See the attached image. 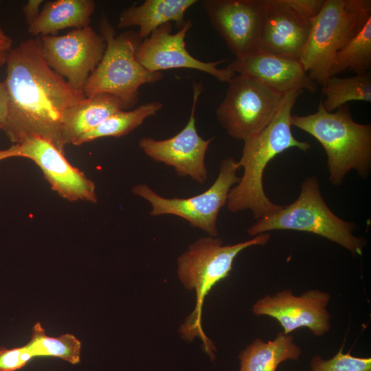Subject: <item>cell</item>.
Returning a JSON list of instances; mask_svg holds the SVG:
<instances>
[{
	"label": "cell",
	"mask_w": 371,
	"mask_h": 371,
	"mask_svg": "<svg viewBox=\"0 0 371 371\" xmlns=\"http://www.w3.org/2000/svg\"><path fill=\"white\" fill-rule=\"evenodd\" d=\"M3 82L8 114L3 131L19 144L39 137L65 153L60 126L65 111L86 98L54 71L43 58L41 38H30L12 48Z\"/></svg>",
	"instance_id": "1"
},
{
	"label": "cell",
	"mask_w": 371,
	"mask_h": 371,
	"mask_svg": "<svg viewBox=\"0 0 371 371\" xmlns=\"http://www.w3.org/2000/svg\"><path fill=\"white\" fill-rule=\"evenodd\" d=\"M302 92L296 89L284 93L268 124L258 134L243 141L242 155L238 161L243 174L229 193L226 205L230 212L248 210L258 220L282 207L265 194L263 175L268 164L287 149L295 148L305 153L311 149L308 142L297 139L291 131L292 110Z\"/></svg>",
	"instance_id": "2"
},
{
	"label": "cell",
	"mask_w": 371,
	"mask_h": 371,
	"mask_svg": "<svg viewBox=\"0 0 371 371\" xmlns=\"http://www.w3.org/2000/svg\"><path fill=\"white\" fill-rule=\"evenodd\" d=\"M291 126L306 132L322 145L327 156L328 181L333 186H341L351 170L364 179L369 176L371 125L354 121L348 104L328 112L320 100L315 113L292 115Z\"/></svg>",
	"instance_id": "3"
},
{
	"label": "cell",
	"mask_w": 371,
	"mask_h": 371,
	"mask_svg": "<svg viewBox=\"0 0 371 371\" xmlns=\"http://www.w3.org/2000/svg\"><path fill=\"white\" fill-rule=\"evenodd\" d=\"M270 238V234L267 232L244 242L223 245L219 238L202 237L178 258L179 278L186 289L195 291L196 297L195 308L180 326L179 332L186 341H192L196 337L202 339L204 350L212 361L216 348L201 326L205 297L217 283L229 276L234 259L243 250L251 246L265 245Z\"/></svg>",
	"instance_id": "4"
},
{
	"label": "cell",
	"mask_w": 371,
	"mask_h": 371,
	"mask_svg": "<svg viewBox=\"0 0 371 371\" xmlns=\"http://www.w3.org/2000/svg\"><path fill=\"white\" fill-rule=\"evenodd\" d=\"M355 227V223L343 220L329 208L322 197L319 179L313 175L303 181L295 201L256 220L247 233L254 237L273 230L308 232L325 238L357 256L363 254L366 240L354 234Z\"/></svg>",
	"instance_id": "5"
},
{
	"label": "cell",
	"mask_w": 371,
	"mask_h": 371,
	"mask_svg": "<svg viewBox=\"0 0 371 371\" xmlns=\"http://www.w3.org/2000/svg\"><path fill=\"white\" fill-rule=\"evenodd\" d=\"M100 31L106 49L82 92L86 98L109 93L122 100L124 109L133 107L138 100L139 88L161 80L162 73L149 71L136 60L135 52L142 42L137 33L126 32L116 36L105 16L100 19Z\"/></svg>",
	"instance_id": "6"
},
{
	"label": "cell",
	"mask_w": 371,
	"mask_h": 371,
	"mask_svg": "<svg viewBox=\"0 0 371 371\" xmlns=\"http://www.w3.org/2000/svg\"><path fill=\"white\" fill-rule=\"evenodd\" d=\"M371 16L370 0H325L311 20L300 61L309 78L324 86L335 54L361 30Z\"/></svg>",
	"instance_id": "7"
},
{
	"label": "cell",
	"mask_w": 371,
	"mask_h": 371,
	"mask_svg": "<svg viewBox=\"0 0 371 371\" xmlns=\"http://www.w3.org/2000/svg\"><path fill=\"white\" fill-rule=\"evenodd\" d=\"M239 168L234 157L223 159L212 186L203 193L188 198H166L146 184L135 186L132 192L150 204V216H177L187 221L191 226L204 231L209 236L216 237L218 234L216 227L218 214L227 204L231 189L240 181L237 175Z\"/></svg>",
	"instance_id": "8"
},
{
	"label": "cell",
	"mask_w": 371,
	"mask_h": 371,
	"mask_svg": "<svg viewBox=\"0 0 371 371\" xmlns=\"http://www.w3.org/2000/svg\"><path fill=\"white\" fill-rule=\"evenodd\" d=\"M228 83L216 118L228 135L245 141L268 124L284 93L246 75L236 74Z\"/></svg>",
	"instance_id": "9"
},
{
	"label": "cell",
	"mask_w": 371,
	"mask_h": 371,
	"mask_svg": "<svg viewBox=\"0 0 371 371\" xmlns=\"http://www.w3.org/2000/svg\"><path fill=\"white\" fill-rule=\"evenodd\" d=\"M47 64L75 89L82 91L106 49L103 37L89 25L66 34L40 37Z\"/></svg>",
	"instance_id": "10"
},
{
	"label": "cell",
	"mask_w": 371,
	"mask_h": 371,
	"mask_svg": "<svg viewBox=\"0 0 371 371\" xmlns=\"http://www.w3.org/2000/svg\"><path fill=\"white\" fill-rule=\"evenodd\" d=\"M193 99L189 120L184 128L174 136L162 140L149 137L139 141V146L146 156L174 168L177 175L189 177L198 183L207 178L205 154L214 137L204 139L197 133L195 111L202 92L201 82H193Z\"/></svg>",
	"instance_id": "11"
},
{
	"label": "cell",
	"mask_w": 371,
	"mask_h": 371,
	"mask_svg": "<svg viewBox=\"0 0 371 371\" xmlns=\"http://www.w3.org/2000/svg\"><path fill=\"white\" fill-rule=\"evenodd\" d=\"M172 25V23H168L160 26L137 46L135 58L144 68L151 72L178 68L196 69L223 82H229L236 75L227 67H218V65L227 61L225 58L204 62L190 54L186 49L185 38L193 25L191 20L186 21L175 34L171 33Z\"/></svg>",
	"instance_id": "12"
},
{
	"label": "cell",
	"mask_w": 371,
	"mask_h": 371,
	"mask_svg": "<svg viewBox=\"0 0 371 371\" xmlns=\"http://www.w3.org/2000/svg\"><path fill=\"white\" fill-rule=\"evenodd\" d=\"M201 4L236 58L259 50L264 0H203Z\"/></svg>",
	"instance_id": "13"
},
{
	"label": "cell",
	"mask_w": 371,
	"mask_h": 371,
	"mask_svg": "<svg viewBox=\"0 0 371 371\" xmlns=\"http://www.w3.org/2000/svg\"><path fill=\"white\" fill-rule=\"evenodd\" d=\"M330 299L328 292L318 289L308 290L297 296L286 289L258 300L252 306V312L276 319L284 334L306 327L319 337L331 328L330 315L326 309Z\"/></svg>",
	"instance_id": "14"
},
{
	"label": "cell",
	"mask_w": 371,
	"mask_h": 371,
	"mask_svg": "<svg viewBox=\"0 0 371 371\" xmlns=\"http://www.w3.org/2000/svg\"><path fill=\"white\" fill-rule=\"evenodd\" d=\"M19 157L34 161L41 169L52 189L70 201L96 203L94 183L74 167L52 143L39 137H28L19 144Z\"/></svg>",
	"instance_id": "15"
},
{
	"label": "cell",
	"mask_w": 371,
	"mask_h": 371,
	"mask_svg": "<svg viewBox=\"0 0 371 371\" xmlns=\"http://www.w3.org/2000/svg\"><path fill=\"white\" fill-rule=\"evenodd\" d=\"M311 27V20L289 6L284 0H264L259 50L300 60Z\"/></svg>",
	"instance_id": "16"
},
{
	"label": "cell",
	"mask_w": 371,
	"mask_h": 371,
	"mask_svg": "<svg viewBox=\"0 0 371 371\" xmlns=\"http://www.w3.org/2000/svg\"><path fill=\"white\" fill-rule=\"evenodd\" d=\"M227 67L235 74L254 78L282 93L296 89L311 93L317 90V84L309 78L298 60L284 58L258 51L236 58Z\"/></svg>",
	"instance_id": "17"
},
{
	"label": "cell",
	"mask_w": 371,
	"mask_h": 371,
	"mask_svg": "<svg viewBox=\"0 0 371 371\" xmlns=\"http://www.w3.org/2000/svg\"><path fill=\"white\" fill-rule=\"evenodd\" d=\"M196 0H146L140 5H133L120 12L118 27H139L141 39L148 38L160 26L175 23L180 29L186 23V11Z\"/></svg>",
	"instance_id": "18"
},
{
	"label": "cell",
	"mask_w": 371,
	"mask_h": 371,
	"mask_svg": "<svg viewBox=\"0 0 371 371\" xmlns=\"http://www.w3.org/2000/svg\"><path fill=\"white\" fill-rule=\"evenodd\" d=\"M122 100L109 93H99L86 98L68 109L60 126L62 142L75 144L83 135L101 124L111 115L124 110Z\"/></svg>",
	"instance_id": "19"
},
{
	"label": "cell",
	"mask_w": 371,
	"mask_h": 371,
	"mask_svg": "<svg viewBox=\"0 0 371 371\" xmlns=\"http://www.w3.org/2000/svg\"><path fill=\"white\" fill-rule=\"evenodd\" d=\"M95 8L93 0H56L45 3L28 32L36 37L56 35L64 29L89 26Z\"/></svg>",
	"instance_id": "20"
},
{
	"label": "cell",
	"mask_w": 371,
	"mask_h": 371,
	"mask_svg": "<svg viewBox=\"0 0 371 371\" xmlns=\"http://www.w3.org/2000/svg\"><path fill=\"white\" fill-rule=\"evenodd\" d=\"M301 354L293 337L280 331L273 340L264 341L258 338L249 344L238 356V371H276L281 363L298 360Z\"/></svg>",
	"instance_id": "21"
},
{
	"label": "cell",
	"mask_w": 371,
	"mask_h": 371,
	"mask_svg": "<svg viewBox=\"0 0 371 371\" xmlns=\"http://www.w3.org/2000/svg\"><path fill=\"white\" fill-rule=\"evenodd\" d=\"M162 107L161 102L153 101L131 111L121 110L81 136L74 145L80 146L100 137L126 135L139 126L148 117L155 115Z\"/></svg>",
	"instance_id": "22"
},
{
	"label": "cell",
	"mask_w": 371,
	"mask_h": 371,
	"mask_svg": "<svg viewBox=\"0 0 371 371\" xmlns=\"http://www.w3.org/2000/svg\"><path fill=\"white\" fill-rule=\"evenodd\" d=\"M324 109L333 112L351 101L371 102V75L368 72L349 78L330 76L322 86Z\"/></svg>",
	"instance_id": "23"
},
{
	"label": "cell",
	"mask_w": 371,
	"mask_h": 371,
	"mask_svg": "<svg viewBox=\"0 0 371 371\" xmlns=\"http://www.w3.org/2000/svg\"><path fill=\"white\" fill-rule=\"evenodd\" d=\"M371 68V16L361 30L335 54L330 68V76L350 71L364 74Z\"/></svg>",
	"instance_id": "24"
},
{
	"label": "cell",
	"mask_w": 371,
	"mask_h": 371,
	"mask_svg": "<svg viewBox=\"0 0 371 371\" xmlns=\"http://www.w3.org/2000/svg\"><path fill=\"white\" fill-rule=\"evenodd\" d=\"M25 346L33 358L54 357L72 364L80 361L81 342L78 339L68 333L58 337H49L39 322L34 325L30 340Z\"/></svg>",
	"instance_id": "25"
},
{
	"label": "cell",
	"mask_w": 371,
	"mask_h": 371,
	"mask_svg": "<svg viewBox=\"0 0 371 371\" xmlns=\"http://www.w3.org/2000/svg\"><path fill=\"white\" fill-rule=\"evenodd\" d=\"M311 371H371V358L359 357L343 352V346L331 359L324 360L320 356L313 357Z\"/></svg>",
	"instance_id": "26"
},
{
	"label": "cell",
	"mask_w": 371,
	"mask_h": 371,
	"mask_svg": "<svg viewBox=\"0 0 371 371\" xmlns=\"http://www.w3.org/2000/svg\"><path fill=\"white\" fill-rule=\"evenodd\" d=\"M33 358L25 345L7 348L0 347V371H16L24 367Z\"/></svg>",
	"instance_id": "27"
},
{
	"label": "cell",
	"mask_w": 371,
	"mask_h": 371,
	"mask_svg": "<svg viewBox=\"0 0 371 371\" xmlns=\"http://www.w3.org/2000/svg\"><path fill=\"white\" fill-rule=\"evenodd\" d=\"M284 2L304 17L312 20L320 12L325 0H284Z\"/></svg>",
	"instance_id": "28"
},
{
	"label": "cell",
	"mask_w": 371,
	"mask_h": 371,
	"mask_svg": "<svg viewBox=\"0 0 371 371\" xmlns=\"http://www.w3.org/2000/svg\"><path fill=\"white\" fill-rule=\"evenodd\" d=\"M44 2L43 0H29L23 6V12L25 21L30 25L38 16L40 8Z\"/></svg>",
	"instance_id": "29"
},
{
	"label": "cell",
	"mask_w": 371,
	"mask_h": 371,
	"mask_svg": "<svg viewBox=\"0 0 371 371\" xmlns=\"http://www.w3.org/2000/svg\"><path fill=\"white\" fill-rule=\"evenodd\" d=\"M12 48V39L4 33L0 27V67L6 63Z\"/></svg>",
	"instance_id": "30"
},
{
	"label": "cell",
	"mask_w": 371,
	"mask_h": 371,
	"mask_svg": "<svg viewBox=\"0 0 371 371\" xmlns=\"http://www.w3.org/2000/svg\"><path fill=\"white\" fill-rule=\"evenodd\" d=\"M8 114V98L3 82H0V130L3 131Z\"/></svg>",
	"instance_id": "31"
},
{
	"label": "cell",
	"mask_w": 371,
	"mask_h": 371,
	"mask_svg": "<svg viewBox=\"0 0 371 371\" xmlns=\"http://www.w3.org/2000/svg\"><path fill=\"white\" fill-rule=\"evenodd\" d=\"M16 157H19V148L17 144H14L9 148L0 150V161Z\"/></svg>",
	"instance_id": "32"
},
{
	"label": "cell",
	"mask_w": 371,
	"mask_h": 371,
	"mask_svg": "<svg viewBox=\"0 0 371 371\" xmlns=\"http://www.w3.org/2000/svg\"><path fill=\"white\" fill-rule=\"evenodd\" d=\"M0 3H1V1H0Z\"/></svg>",
	"instance_id": "33"
}]
</instances>
